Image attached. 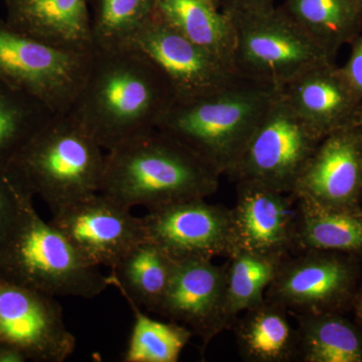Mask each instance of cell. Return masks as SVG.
<instances>
[{
  "label": "cell",
  "instance_id": "6da1fadb",
  "mask_svg": "<svg viewBox=\"0 0 362 362\" xmlns=\"http://www.w3.org/2000/svg\"><path fill=\"white\" fill-rule=\"evenodd\" d=\"M175 101L173 88L156 64L128 45L95 49L89 73L68 113L108 151L157 129Z\"/></svg>",
  "mask_w": 362,
  "mask_h": 362
},
{
  "label": "cell",
  "instance_id": "7a4b0ae2",
  "mask_svg": "<svg viewBox=\"0 0 362 362\" xmlns=\"http://www.w3.org/2000/svg\"><path fill=\"white\" fill-rule=\"evenodd\" d=\"M221 175L162 131L134 136L105 153L100 194L148 209L218 192Z\"/></svg>",
  "mask_w": 362,
  "mask_h": 362
},
{
  "label": "cell",
  "instance_id": "3957f363",
  "mask_svg": "<svg viewBox=\"0 0 362 362\" xmlns=\"http://www.w3.org/2000/svg\"><path fill=\"white\" fill-rule=\"evenodd\" d=\"M280 92L239 78L204 96L175 100L157 129L226 175Z\"/></svg>",
  "mask_w": 362,
  "mask_h": 362
},
{
  "label": "cell",
  "instance_id": "277c9868",
  "mask_svg": "<svg viewBox=\"0 0 362 362\" xmlns=\"http://www.w3.org/2000/svg\"><path fill=\"white\" fill-rule=\"evenodd\" d=\"M71 114H54L6 169L52 211L98 194L105 153Z\"/></svg>",
  "mask_w": 362,
  "mask_h": 362
},
{
  "label": "cell",
  "instance_id": "5b68a950",
  "mask_svg": "<svg viewBox=\"0 0 362 362\" xmlns=\"http://www.w3.org/2000/svg\"><path fill=\"white\" fill-rule=\"evenodd\" d=\"M0 277L54 297L90 299L110 286L99 267L88 264L51 221L40 218L26 188L18 223L0 252Z\"/></svg>",
  "mask_w": 362,
  "mask_h": 362
},
{
  "label": "cell",
  "instance_id": "8992f818",
  "mask_svg": "<svg viewBox=\"0 0 362 362\" xmlns=\"http://www.w3.org/2000/svg\"><path fill=\"white\" fill-rule=\"evenodd\" d=\"M230 16L235 32L233 69L240 78L282 90L305 71L335 63L280 6Z\"/></svg>",
  "mask_w": 362,
  "mask_h": 362
},
{
  "label": "cell",
  "instance_id": "52a82bcc",
  "mask_svg": "<svg viewBox=\"0 0 362 362\" xmlns=\"http://www.w3.org/2000/svg\"><path fill=\"white\" fill-rule=\"evenodd\" d=\"M94 52H76L16 32L0 20V82L66 113L84 84Z\"/></svg>",
  "mask_w": 362,
  "mask_h": 362
},
{
  "label": "cell",
  "instance_id": "ba28073f",
  "mask_svg": "<svg viewBox=\"0 0 362 362\" xmlns=\"http://www.w3.org/2000/svg\"><path fill=\"white\" fill-rule=\"evenodd\" d=\"M321 140L280 92L226 175L235 182L252 181L293 194Z\"/></svg>",
  "mask_w": 362,
  "mask_h": 362
},
{
  "label": "cell",
  "instance_id": "9c48e42d",
  "mask_svg": "<svg viewBox=\"0 0 362 362\" xmlns=\"http://www.w3.org/2000/svg\"><path fill=\"white\" fill-rule=\"evenodd\" d=\"M361 259L350 255L307 250L286 257L266 292V299L293 315L344 313L361 281Z\"/></svg>",
  "mask_w": 362,
  "mask_h": 362
},
{
  "label": "cell",
  "instance_id": "30bf717a",
  "mask_svg": "<svg viewBox=\"0 0 362 362\" xmlns=\"http://www.w3.org/2000/svg\"><path fill=\"white\" fill-rule=\"evenodd\" d=\"M0 344L35 362H64L76 349L56 297L0 277Z\"/></svg>",
  "mask_w": 362,
  "mask_h": 362
},
{
  "label": "cell",
  "instance_id": "8fae6325",
  "mask_svg": "<svg viewBox=\"0 0 362 362\" xmlns=\"http://www.w3.org/2000/svg\"><path fill=\"white\" fill-rule=\"evenodd\" d=\"M51 223L94 267L113 268L146 240L142 216L100 192L52 211Z\"/></svg>",
  "mask_w": 362,
  "mask_h": 362
},
{
  "label": "cell",
  "instance_id": "7c38bea8",
  "mask_svg": "<svg viewBox=\"0 0 362 362\" xmlns=\"http://www.w3.org/2000/svg\"><path fill=\"white\" fill-rule=\"evenodd\" d=\"M145 237L173 261L228 258L230 245V209L188 199L157 209L142 216Z\"/></svg>",
  "mask_w": 362,
  "mask_h": 362
},
{
  "label": "cell",
  "instance_id": "4fadbf2b",
  "mask_svg": "<svg viewBox=\"0 0 362 362\" xmlns=\"http://www.w3.org/2000/svg\"><path fill=\"white\" fill-rule=\"evenodd\" d=\"M129 45L156 64L168 78L175 100L204 96L240 78L225 62L183 37L156 14Z\"/></svg>",
  "mask_w": 362,
  "mask_h": 362
},
{
  "label": "cell",
  "instance_id": "5bb4252c",
  "mask_svg": "<svg viewBox=\"0 0 362 362\" xmlns=\"http://www.w3.org/2000/svg\"><path fill=\"white\" fill-rule=\"evenodd\" d=\"M235 183L237 202L230 209V252L244 251L281 259L289 256L296 247L295 195L252 181Z\"/></svg>",
  "mask_w": 362,
  "mask_h": 362
},
{
  "label": "cell",
  "instance_id": "9a60e30c",
  "mask_svg": "<svg viewBox=\"0 0 362 362\" xmlns=\"http://www.w3.org/2000/svg\"><path fill=\"white\" fill-rule=\"evenodd\" d=\"M226 265L213 259L175 262L158 315L185 326L204 347L230 328L226 314Z\"/></svg>",
  "mask_w": 362,
  "mask_h": 362
},
{
  "label": "cell",
  "instance_id": "2e32d148",
  "mask_svg": "<svg viewBox=\"0 0 362 362\" xmlns=\"http://www.w3.org/2000/svg\"><path fill=\"white\" fill-rule=\"evenodd\" d=\"M292 194L337 209L362 206V126L325 136Z\"/></svg>",
  "mask_w": 362,
  "mask_h": 362
},
{
  "label": "cell",
  "instance_id": "e0dca14e",
  "mask_svg": "<svg viewBox=\"0 0 362 362\" xmlns=\"http://www.w3.org/2000/svg\"><path fill=\"white\" fill-rule=\"evenodd\" d=\"M281 92L321 139L362 126V99L335 63L305 71Z\"/></svg>",
  "mask_w": 362,
  "mask_h": 362
},
{
  "label": "cell",
  "instance_id": "ac0fdd59",
  "mask_svg": "<svg viewBox=\"0 0 362 362\" xmlns=\"http://www.w3.org/2000/svg\"><path fill=\"white\" fill-rule=\"evenodd\" d=\"M6 23L45 44L94 52L88 0H6Z\"/></svg>",
  "mask_w": 362,
  "mask_h": 362
},
{
  "label": "cell",
  "instance_id": "d6986e66",
  "mask_svg": "<svg viewBox=\"0 0 362 362\" xmlns=\"http://www.w3.org/2000/svg\"><path fill=\"white\" fill-rule=\"evenodd\" d=\"M282 305L265 300L233 324L240 356L247 362L298 361L299 333Z\"/></svg>",
  "mask_w": 362,
  "mask_h": 362
},
{
  "label": "cell",
  "instance_id": "ffe728a7",
  "mask_svg": "<svg viewBox=\"0 0 362 362\" xmlns=\"http://www.w3.org/2000/svg\"><path fill=\"white\" fill-rule=\"evenodd\" d=\"M175 267V261L153 243L145 240L111 269L109 284L116 287L126 301L158 314Z\"/></svg>",
  "mask_w": 362,
  "mask_h": 362
},
{
  "label": "cell",
  "instance_id": "44dd1931",
  "mask_svg": "<svg viewBox=\"0 0 362 362\" xmlns=\"http://www.w3.org/2000/svg\"><path fill=\"white\" fill-rule=\"evenodd\" d=\"M296 247L342 252L362 259V206L337 209L297 199Z\"/></svg>",
  "mask_w": 362,
  "mask_h": 362
},
{
  "label": "cell",
  "instance_id": "7402d4cb",
  "mask_svg": "<svg viewBox=\"0 0 362 362\" xmlns=\"http://www.w3.org/2000/svg\"><path fill=\"white\" fill-rule=\"evenodd\" d=\"M156 14L233 71L235 25L218 4L211 0H157Z\"/></svg>",
  "mask_w": 362,
  "mask_h": 362
},
{
  "label": "cell",
  "instance_id": "603a6c76",
  "mask_svg": "<svg viewBox=\"0 0 362 362\" xmlns=\"http://www.w3.org/2000/svg\"><path fill=\"white\" fill-rule=\"evenodd\" d=\"M280 8L333 59L362 33V11L354 0H285Z\"/></svg>",
  "mask_w": 362,
  "mask_h": 362
},
{
  "label": "cell",
  "instance_id": "cb8c5ba5",
  "mask_svg": "<svg viewBox=\"0 0 362 362\" xmlns=\"http://www.w3.org/2000/svg\"><path fill=\"white\" fill-rule=\"evenodd\" d=\"M298 361L362 362V331L341 313L295 315Z\"/></svg>",
  "mask_w": 362,
  "mask_h": 362
},
{
  "label": "cell",
  "instance_id": "d4e9b609",
  "mask_svg": "<svg viewBox=\"0 0 362 362\" xmlns=\"http://www.w3.org/2000/svg\"><path fill=\"white\" fill-rule=\"evenodd\" d=\"M54 115L39 100L0 82V173Z\"/></svg>",
  "mask_w": 362,
  "mask_h": 362
},
{
  "label": "cell",
  "instance_id": "484cf974",
  "mask_svg": "<svg viewBox=\"0 0 362 362\" xmlns=\"http://www.w3.org/2000/svg\"><path fill=\"white\" fill-rule=\"evenodd\" d=\"M282 259L244 251L230 252L226 263V314L230 327L240 314L265 301L267 289Z\"/></svg>",
  "mask_w": 362,
  "mask_h": 362
},
{
  "label": "cell",
  "instance_id": "4316f807",
  "mask_svg": "<svg viewBox=\"0 0 362 362\" xmlns=\"http://www.w3.org/2000/svg\"><path fill=\"white\" fill-rule=\"evenodd\" d=\"M134 323L124 352L125 362H177L194 337L192 331L175 321L150 318L133 302L127 301Z\"/></svg>",
  "mask_w": 362,
  "mask_h": 362
},
{
  "label": "cell",
  "instance_id": "83f0119b",
  "mask_svg": "<svg viewBox=\"0 0 362 362\" xmlns=\"http://www.w3.org/2000/svg\"><path fill=\"white\" fill-rule=\"evenodd\" d=\"M157 0H93L95 49L128 47L156 14Z\"/></svg>",
  "mask_w": 362,
  "mask_h": 362
},
{
  "label": "cell",
  "instance_id": "f1b7e54d",
  "mask_svg": "<svg viewBox=\"0 0 362 362\" xmlns=\"http://www.w3.org/2000/svg\"><path fill=\"white\" fill-rule=\"evenodd\" d=\"M25 189L11 173L7 170L0 173V252L18 223Z\"/></svg>",
  "mask_w": 362,
  "mask_h": 362
},
{
  "label": "cell",
  "instance_id": "f546056e",
  "mask_svg": "<svg viewBox=\"0 0 362 362\" xmlns=\"http://www.w3.org/2000/svg\"><path fill=\"white\" fill-rule=\"evenodd\" d=\"M350 45L351 52L349 58L340 69L352 89L362 99V33Z\"/></svg>",
  "mask_w": 362,
  "mask_h": 362
},
{
  "label": "cell",
  "instance_id": "4dcf8cb0",
  "mask_svg": "<svg viewBox=\"0 0 362 362\" xmlns=\"http://www.w3.org/2000/svg\"><path fill=\"white\" fill-rule=\"evenodd\" d=\"M276 0H220V7L228 16L255 13L275 6Z\"/></svg>",
  "mask_w": 362,
  "mask_h": 362
},
{
  "label": "cell",
  "instance_id": "1f68e13d",
  "mask_svg": "<svg viewBox=\"0 0 362 362\" xmlns=\"http://www.w3.org/2000/svg\"><path fill=\"white\" fill-rule=\"evenodd\" d=\"M28 361L25 354L14 347L0 344V362H25Z\"/></svg>",
  "mask_w": 362,
  "mask_h": 362
},
{
  "label": "cell",
  "instance_id": "d6a6232c",
  "mask_svg": "<svg viewBox=\"0 0 362 362\" xmlns=\"http://www.w3.org/2000/svg\"><path fill=\"white\" fill-rule=\"evenodd\" d=\"M351 310L356 315V323L362 331V284L357 288L354 300H352Z\"/></svg>",
  "mask_w": 362,
  "mask_h": 362
},
{
  "label": "cell",
  "instance_id": "836d02e7",
  "mask_svg": "<svg viewBox=\"0 0 362 362\" xmlns=\"http://www.w3.org/2000/svg\"><path fill=\"white\" fill-rule=\"evenodd\" d=\"M356 2L357 6H359V8L361 9L362 11V0H354Z\"/></svg>",
  "mask_w": 362,
  "mask_h": 362
},
{
  "label": "cell",
  "instance_id": "e575fe53",
  "mask_svg": "<svg viewBox=\"0 0 362 362\" xmlns=\"http://www.w3.org/2000/svg\"><path fill=\"white\" fill-rule=\"evenodd\" d=\"M211 1H214V4H218V6H220V0H211Z\"/></svg>",
  "mask_w": 362,
  "mask_h": 362
}]
</instances>
